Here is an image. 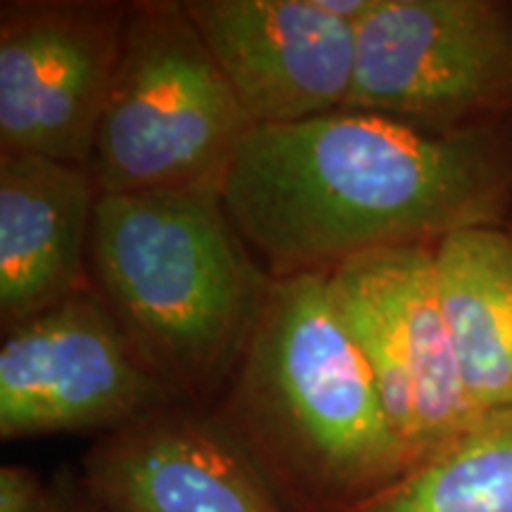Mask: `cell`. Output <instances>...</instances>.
I'll list each match as a JSON object with an SVG mask.
<instances>
[{"label":"cell","instance_id":"obj_1","mask_svg":"<svg viewBox=\"0 0 512 512\" xmlns=\"http://www.w3.org/2000/svg\"><path fill=\"white\" fill-rule=\"evenodd\" d=\"M221 202L266 273L330 271L384 247L512 223L510 124L437 131L344 110L245 138Z\"/></svg>","mask_w":512,"mask_h":512},{"label":"cell","instance_id":"obj_2","mask_svg":"<svg viewBox=\"0 0 512 512\" xmlns=\"http://www.w3.org/2000/svg\"><path fill=\"white\" fill-rule=\"evenodd\" d=\"M207 413L290 512L351 508L411 470L328 271L271 278Z\"/></svg>","mask_w":512,"mask_h":512},{"label":"cell","instance_id":"obj_3","mask_svg":"<svg viewBox=\"0 0 512 512\" xmlns=\"http://www.w3.org/2000/svg\"><path fill=\"white\" fill-rule=\"evenodd\" d=\"M88 283L178 401L207 411L245 349L271 275L219 190L100 195Z\"/></svg>","mask_w":512,"mask_h":512},{"label":"cell","instance_id":"obj_4","mask_svg":"<svg viewBox=\"0 0 512 512\" xmlns=\"http://www.w3.org/2000/svg\"><path fill=\"white\" fill-rule=\"evenodd\" d=\"M254 128L183 0L128 3L124 48L86 164L100 195L221 190Z\"/></svg>","mask_w":512,"mask_h":512},{"label":"cell","instance_id":"obj_5","mask_svg":"<svg viewBox=\"0 0 512 512\" xmlns=\"http://www.w3.org/2000/svg\"><path fill=\"white\" fill-rule=\"evenodd\" d=\"M437 131L512 121V3L377 0L356 22L349 105Z\"/></svg>","mask_w":512,"mask_h":512},{"label":"cell","instance_id":"obj_6","mask_svg":"<svg viewBox=\"0 0 512 512\" xmlns=\"http://www.w3.org/2000/svg\"><path fill=\"white\" fill-rule=\"evenodd\" d=\"M434 247L373 249L328 271L332 309L366 358L411 470L484 415L460 380Z\"/></svg>","mask_w":512,"mask_h":512},{"label":"cell","instance_id":"obj_7","mask_svg":"<svg viewBox=\"0 0 512 512\" xmlns=\"http://www.w3.org/2000/svg\"><path fill=\"white\" fill-rule=\"evenodd\" d=\"M176 403L183 401L147 366L91 285L3 332L5 441L107 434Z\"/></svg>","mask_w":512,"mask_h":512},{"label":"cell","instance_id":"obj_8","mask_svg":"<svg viewBox=\"0 0 512 512\" xmlns=\"http://www.w3.org/2000/svg\"><path fill=\"white\" fill-rule=\"evenodd\" d=\"M128 3L5 0L0 157L88 164L124 48Z\"/></svg>","mask_w":512,"mask_h":512},{"label":"cell","instance_id":"obj_9","mask_svg":"<svg viewBox=\"0 0 512 512\" xmlns=\"http://www.w3.org/2000/svg\"><path fill=\"white\" fill-rule=\"evenodd\" d=\"M254 126H287L349 105L356 24L318 0H183Z\"/></svg>","mask_w":512,"mask_h":512},{"label":"cell","instance_id":"obj_10","mask_svg":"<svg viewBox=\"0 0 512 512\" xmlns=\"http://www.w3.org/2000/svg\"><path fill=\"white\" fill-rule=\"evenodd\" d=\"M81 486L95 512H290L209 413L188 403L100 434Z\"/></svg>","mask_w":512,"mask_h":512},{"label":"cell","instance_id":"obj_11","mask_svg":"<svg viewBox=\"0 0 512 512\" xmlns=\"http://www.w3.org/2000/svg\"><path fill=\"white\" fill-rule=\"evenodd\" d=\"M100 190L83 164L0 157V325L8 332L88 287Z\"/></svg>","mask_w":512,"mask_h":512},{"label":"cell","instance_id":"obj_12","mask_svg":"<svg viewBox=\"0 0 512 512\" xmlns=\"http://www.w3.org/2000/svg\"><path fill=\"white\" fill-rule=\"evenodd\" d=\"M441 311L479 413L512 408V230L467 228L434 247Z\"/></svg>","mask_w":512,"mask_h":512},{"label":"cell","instance_id":"obj_13","mask_svg":"<svg viewBox=\"0 0 512 512\" xmlns=\"http://www.w3.org/2000/svg\"><path fill=\"white\" fill-rule=\"evenodd\" d=\"M339 512H512V408L484 413L387 489Z\"/></svg>","mask_w":512,"mask_h":512},{"label":"cell","instance_id":"obj_14","mask_svg":"<svg viewBox=\"0 0 512 512\" xmlns=\"http://www.w3.org/2000/svg\"><path fill=\"white\" fill-rule=\"evenodd\" d=\"M0 512H74L31 467H0Z\"/></svg>","mask_w":512,"mask_h":512},{"label":"cell","instance_id":"obj_15","mask_svg":"<svg viewBox=\"0 0 512 512\" xmlns=\"http://www.w3.org/2000/svg\"><path fill=\"white\" fill-rule=\"evenodd\" d=\"M510 230H512V223H510Z\"/></svg>","mask_w":512,"mask_h":512},{"label":"cell","instance_id":"obj_16","mask_svg":"<svg viewBox=\"0 0 512 512\" xmlns=\"http://www.w3.org/2000/svg\"><path fill=\"white\" fill-rule=\"evenodd\" d=\"M74 512H79V510H74Z\"/></svg>","mask_w":512,"mask_h":512}]
</instances>
